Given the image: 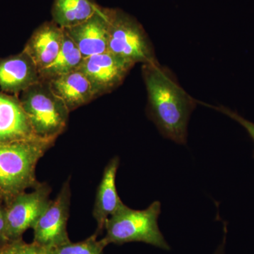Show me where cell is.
<instances>
[{
  "label": "cell",
  "mask_w": 254,
  "mask_h": 254,
  "mask_svg": "<svg viewBox=\"0 0 254 254\" xmlns=\"http://www.w3.org/2000/svg\"><path fill=\"white\" fill-rule=\"evenodd\" d=\"M143 76L150 120L165 138L178 144H186L187 127L195 100L158 62L143 64Z\"/></svg>",
  "instance_id": "6da1fadb"
},
{
  "label": "cell",
  "mask_w": 254,
  "mask_h": 254,
  "mask_svg": "<svg viewBox=\"0 0 254 254\" xmlns=\"http://www.w3.org/2000/svg\"><path fill=\"white\" fill-rule=\"evenodd\" d=\"M55 142L38 141L0 144V194L4 202L35 188L37 164Z\"/></svg>",
  "instance_id": "7a4b0ae2"
},
{
  "label": "cell",
  "mask_w": 254,
  "mask_h": 254,
  "mask_svg": "<svg viewBox=\"0 0 254 254\" xmlns=\"http://www.w3.org/2000/svg\"><path fill=\"white\" fill-rule=\"evenodd\" d=\"M161 203L153 202L144 210H133L126 205L107 220L103 240L110 244L122 245L128 242H143L161 250H170L158 226Z\"/></svg>",
  "instance_id": "3957f363"
},
{
  "label": "cell",
  "mask_w": 254,
  "mask_h": 254,
  "mask_svg": "<svg viewBox=\"0 0 254 254\" xmlns=\"http://www.w3.org/2000/svg\"><path fill=\"white\" fill-rule=\"evenodd\" d=\"M25 113L37 136L46 141H56L67 126L71 112L55 94L49 83L40 81L21 93Z\"/></svg>",
  "instance_id": "277c9868"
},
{
  "label": "cell",
  "mask_w": 254,
  "mask_h": 254,
  "mask_svg": "<svg viewBox=\"0 0 254 254\" xmlns=\"http://www.w3.org/2000/svg\"><path fill=\"white\" fill-rule=\"evenodd\" d=\"M108 51L134 65L158 62L141 25L120 9H112Z\"/></svg>",
  "instance_id": "5b68a950"
},
{
  "label": "cell",
  "mask_w": 254,
  "mask_h": 254,
  "mask_svg": "<svg viewBox=\"0 0 254 254\" xmlns=\"http://www.w3.org/2000/svg\"><path fill=\"white\" fill-rule=\"evenodd\" d=\"M51 188L40 182L33 191H23L4 202L6 237L9 242L22 238L28 229L33 228L51 200Z\"/></svg>",
  "instance_id": "8992f818"
},
{
  "label": "cell",
  "mask_w": 254,
  "mask_h": 254,
  "mask_svg": "<svg viewBox=\"0 0 254 254\" xmlns=\"http://www.w3.org/2000/svg\"><path fill=\"white\" fill-rule=\"evenodd\" d=\"M70 199L69 181L66 180L59 194L55 200H51L32 228L34 243L50 250L71 242L67 232Z\"/></svg>",
  "instance_id": "52a82bcc"
},
{
  "label": "cell",
  "mask_w": 254,
  "mask_h": 254,
  "mask_svg": "<svg viewBox=\"0 0 254 254\" xmlns=\"http://www.w3.org/2000/svg\"><path fill=\"white\" fill-rule=\"evenodd\" d=\"M133 64L109 51L83 58L78 69L88 78L95 98L120 86Z\"/></svg>",
  "instance_id": "ba28073f"
},
{
  "label": "cell",
  "mask_w": 254,
  "mask_h": 254,
  "mask_svg": "<svg viewBox=\"0 0 254 254\" xmlns=\"http://www.w3.org/2000/svg\"><path fill=\"white\" fill-rule=\"evenodd\" d=\"M112 9L98 6L91 17L64 31L83 58L108 51Z\"/></svg>",
  "instance_id": "9c48e42d"
},
{
  "label": "cell",
  "mask_w": 254,
  "mask_h": 254,
  "mask_svg": "<svg viewBox=\"0 0 254 254\" xmlns=\"http://www.w3.org/2000/svg\"><path fill=\"white\" fill-rule=\"evenodd\" d=\"M38 141L46 140L33 131L19 98L0 92V144Z\"/></svg>",
  "instance_id": "30bf717a"
},
{
  "label": "cell",
  "mask_w": 254,
  "mask_h": 254,
  "mask_svg": "<svg viewBox=\"0 0 254 254\" xmlns=\"http://www.w3.org/2000/svg\"><path fill=\"white\" fill-rule=\"evenodd\" d=\"M40 81L36 64L24 50L0 59V88L3 92L21 94Z\"/></svg>",
  "instance_id": "8fae6325"
},
{
  "label": "cell",
  "mask_w": 254,
  "mask_h": 254,
  "mask_svg": "<svg viewBox=\"0 0 254 254\" xmlns=\"http://www.w3.org/2000/svg\"><path fill=\"white\" fill-rule=\"evenodd\" d=\"M64 36V28L53 21L43 23L33 32L23 50L31 57L38 71L56 59L63 46Z\"/></svg>",
  "instance_id": "7c38bea8"
},
{
  "label": "cell",
  "mask_w": 254,
  "mask_h": 254,
  "mask_svg": "<svg viewBox=\"0 0 254 254\" xmlns=\"http://www.w3.org/2000/svg\"><path fill=\"white\" fill-rule=\"evenodd\" d=\"M119 166L120 158L118 157L110 160L105 167L97 190L93 215L98 225L95 233L98 235L105 230L107 220L125 205L120 199L116 187V175Z\"/></svg>",
  "instance_id": "4fadbf2b"
},
{
  "label": "cell",
  "mask_w": 254,
  "mask_h": 254,
  "mask_svg": "<svg viewBox=\"0 0 254 254\" xmlns=\"http://www.w3.org/2000/svg\"><path fill=\"white\" fill-rule=\"evenodd\" d=\"M48 83L55 94L63 100L70 112L86 105L95 98L91 83L78 69Z\"/></svg>",
  "instance_id": "5bb4252c"
},
{
  "label": "cell",
  "mask_w": 254,
  "mask_h": 254,
  "mask_svg": "<svg viewBox=\"0 0 254 254\" xmlns=\"http://www.w3.org/2000/svg\"><path fill=\"white\" fill-rule=\"evenodd\" d=\"M98 6L95 0H54L53 21L64 29L73 27L91 17Z\"/></svg>",
  "instance_id": "9a60e30c"
},
{
  "label": "cell",
  "mask_w": 254,
  "mask_h": 254,
  "mask_svg": "<svg viewBox=\"0 0 254 254\" xmlns=\"http://www.w3.org/2000/svg\"><path fill=\"white\" fill-rule=\"evenodd\" d=\"M83 60L81 52L64 31L59 54L51 64L39 71L40 80L50 81L75 71L79 67Z\"/></svg>",
  "instance_id": "2e32d148"
},
{
  "label": "cell",
  "mask_w": 254,
  "mask_h": 254,
  "mask_svg": "<svg viewBox=\"0 0 254 254\" xmlns=\"http://www.w3.org/2000/svg\"><path fill=\"white\" fill-rule=\"evenodd\" d=\"M98 234L95 232L92 236L81 242H70L51 249L48 254H103V251L108 245L103 239L98 240Z\"/></svg>",
  "instance_id": "e0dca14e"
},
{
  "label": "cell",
  "mask_w": 254,
  "mask_h": 254,
  "mask_svg": "<svg viewBox=\"0 0 254 254\" xmlns=\"http://www.w3.org/2000/svg\"><path fill=\"white\" fill-rule=\"evenodd\" d=\"M48 251L33 242L26 243L21 238L6 244L0 250V254H48Z\"/></svg>",
  "instance_id": "ac0fdd59"
},
{
  "label": "cell",
  "mask_w": 254,
  "mask_h": 254,
  "mask_svg": "<svg viewBox=\"0 0 254 254\" xmlns=\"http://www.w3.org/2000/svg\"><path fill=\"white\" fill-rule=\"evenodd\" d=\"M214 109L218 110L220 113L225 114L229 118L232 119V120L236 121L237 123L242 125L244 128H245L248 134L250 135L251 138L253 141L254 143V123L252 122L249 121V120H246L243 117L241 116L236 112L232 111V110L229 109V108H225L223 106L214 107Z\"/></svg>",
  "instance_id": "d6986e66"
},
{
  "label": "cell",
  "mask_w": 254,
  "mask_h": 254,
  "mask_svg": "<svg viewBox=\"0 0 254 254\" xmlns=\"http://www.w3.org/2000/svg\"><path fill=\"white\" fill-rule=\"evenodd\" d=\"M6 237V220L4 214V200L0 194V250L9 243Z\"/></svg>",
  "instance_id": "ffe728a7"
},
{
  "label": "cell",
  "mask_w": 254,
  "mask_h": 254,
  "mask_svg": "<svg viewBox=\"0 0 254 254\" xmlns=\"http://www.w3.org/2000/svg\"><path fill=\"white\" fill-rule=\"evenodd\" d=\"M225 237H224L223 241H222L221 245H220L217 249L216 251H215V253L214 254H225Z\"/></svg>",
  "instance_id": "44dd1931"
}]
</instances>
